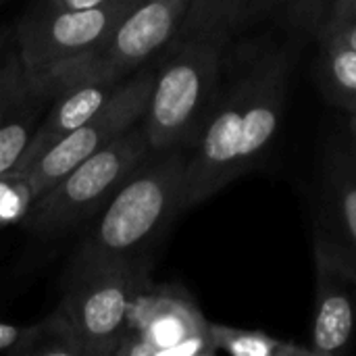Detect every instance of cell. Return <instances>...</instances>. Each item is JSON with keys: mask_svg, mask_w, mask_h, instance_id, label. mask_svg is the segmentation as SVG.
<instances>
[{"mask_svg": "<svg viewBox=\"0 0 356 356\" xmlns=\"http://www.w3.org/2000/svg\"><path fill=\"white\" fill-rule=\"evenodd\" d=\"M317 42H338L356 50V0H332Z\"/></svg>", "mask_w": 356, "mask_h": 356, "instance_id": "17", "label": "cell"}, {"mask_svg": "<svg viewBox=\"0 0 356 356\" xmlns=\"http://www.w3.org/2000/svg\"><path fill=\"white\" fill-rule=\"evenodd\" d=\"M38 323L31 325H17L0 319V355L27 356L29 348L38 338Z\"/></svg>", "mask_w": 356, "mask_h": 356, "instance_id": "18", "label": "cell"}, {"mask_svg": "<svg viewBox=\"0 0 356 356\" xmlns=\"http://www.w3.org/2000/svg\"><path fill=\"white\" fill-rule=\"evenodd\" d=\"M327 192L340 238L356 252V154H332L327 165Z\"/></svg>", "mask_w": 356, "mask_h": 356, "instance_id": "16", "label": "cell"}, {"mask_svg": "<svg viewBox=\"0 0 356 356\" xmlns=\"http://www.w3.org/2000/svg\"><path fill=\"white\" fill-rule=\"evenodd\" d=\"M150 152L144 127L134 125L46 190L33 202L23 225L40 236H58L86 223L104 209Z\"/></svg>", "mask_w": 356, "mask_h": 356, "instance_id": "5", "label": "cell"}, {"mask_svg": "<svg viewBox=\"0 0 356 356\" xmlns=\"http://www.w3.org/2000/svg\"><path fill=\"white\" fill-rule=\"evenodd\" d=\"M332 0H192L181 33H207L227 44L263 33L317 40Z\"/></svg>", "mask_w": 356, "mask_h": 356, "instance_id": "10", "label": "cell"}, {"mask_svg": "<svg viewBox=\"0 0 356 356\" xmlns=\"http://www.w3.org/2000/svg\"><path fill=\"white\" fill-rule=\"evenodd\" d=\"M192 0H140L111 31L104 44L86 60L54 77L63 88L77 81L119 83L144 65L156 60L179 35Z\"/></svg>", "mask_w": 356, "mask_h": 356, "instance_id": "7", "label": "cell"}, {"mask_svg": "<svg viewBox=\"0 0 356 356\" xmlns=\"http://www.w3.org/2000/svg\"><path fill=\"white\" fill-rule=\"evenodd\" d=\"M229 44L207 33H181L156 58L140 119L152 152L188 148L223 81Z\"/></svg>", "mask_w": 356, "mask_h": 356, "instance_id": "3", "label": "cell"}, {"mask_svg": "<svg viewBox=\"0 0 356 356\" xmlns=\"http://www.w3.org/2000/svg\"><path fill=\"white\" fill-rule=\"evenodd\" d=\"M209 334L215 353L232 356H315L311 346L305 348L261 330H240L209 321Z\"/></svg>", "mask_w": 356, "mask_h": 356, "instance_id": "14", "label": "cell"}, {"mask_svg": "<svg viewBox=\"0 0 356 356\" xmlns=\"http://www.w3.org/2000/svg\"><path fill=\"white\" fill-rule=\"evenodd\" d=\"M350 134H353V142L356 146V117H350Z\"/></svg>", "mask_w": 356, "mask_h": 356, "instance_id": "21", "label": "cell"}, {"mask_svg": "<svg viewBox=\"0 0 356 356\" xmlns=\"http://www.w3.org/2000/svg\"><path fill=\"white\" fill-rule=\"evenodd\" d=\"M319 77L327 98L356 117V50L338 42H319Z\"/></svg>", "mask_w": 356, "mask_h": 356, "instance_id": "15", "label": "cell"}, {"mask_svg": "<svg viewBox=\"0 0 356 356\" xmlns=\"http://www.w3.org/2000/svg\"><path fill=\"white\" fill-rule=\"evenodd\" d=\"M217 355L209 321L186 292L148 282L136 296L127 334L115 356Z\"/></svg>", "mask_w": 356, "mask_h": 356, "instance_id": "9", "label": "cell"}, {"mask_svg": "<svg viewBox=\"0 0 356 356\" xmlns=\"http://www.w3.org/2000/svg\"><path fill=\"white\" fill-rule=\"evenodd\" d=\"M305 44V38L290 33L229 44L215 102L186 148L184 211L200 207L263 161L282 127Z\"/></svg>", "mask_w": 356, "mask_h": 356, "instance_id": "1", "label": "cell"}, {"mask_svg": "<svg viewBox=\"0 0 356 356\" xmlns=\"http://www.w3.org/2000/svg\"><path fill=\"white\" fill-rule=\"evenodd\" d=\"M315 317L311 350L315 356L340 355L356 327V252L334 232L321 229L313 242Z\"/></svg>", "mask_w": 356, "mask_h": 356, "instance_id": "11", "label": "cell"}, {"mask_svg": "<svg viewBox=\"0 0 356 356\" xmlns=\"http://www.w3.org/2000/svg\"><path fill=\"white\" fill-rule=\"evenodd\" d=\"M0 2H2V0H0Z\"/></svg>", "mask_w": 356, "mask_h": 356, "instance_id": "22", "label": "cell"}, {"mask_svg": "<svg viewBox=\"0 0 356 356\" xmlns=\"http://www.w3.org/2000/svg\"><path fill=\"white\" fill-rule=\"evenodd\" d=\"M154 65L156 60L121 79L111 98L86 123L67 134L58 144L19 171L27 175L38 198L83 159L96 154L100 148L140 123L150 96Z\"/></svg>", "mask_w": 356, "mask_h": 356, "instance_id": "8", "label": "cell"}, {"mask_svg": "<svg viewBox=\"0 0 356 356\" xmlns=\"http://www.w3.org/2000/svg\"><path fill=\"white\" fill-rule=\"evenodd\" d=\"M58 88L29 77L15 50L0 73V175L15 171Z\"/></svg>", "mask_w": 356, "mask_h": 356, "instance_id": "12", "label": "cell"}, {"mask_svg": "<svg viewBox=\"0 0 356 356\" xmlns=\"http://www.w3.org/2000/svg\"><path fill=\"white\" fill-rule=\"evenodd\" d=\"M186 150L150 152L98 213L73 261L150 273L156 244L184 213Z\"/></svg>", "mask_w": 356, "mask_h": 356, "instance_id": "2", "label": "cell"}, {"mask_svg": "<svg viewBox=\"0 0 356 356\" xmlns=\"http://www.w3.org/2000/svg\"><path fill=\"white\" fill-rule=\"evenodd\" d=\"M138 2L111 0L71 8L58 0H35L15 27V56L21 69L33 79L54 83L65 69L90 58Z\"/></svg>", "mask_w": 356, "mask_h": 356, "instance_id": "4", "label": "cell"}, {"mask_svg": "<svg viewBox=\"0 0 356 356\" xmlns=\"http://www.w3.org/2000/svg\"><path fill=\"white\" fill-rule=\"evenodd\" d=\"M58 2L65 4V6H71V8H90V6L106 4L111 0H58Z\"/></svg>", "mask_w": 356, "mask_h": 356, "instance_id": "19", "label": "cell"}, {"mask_svg": "<svg viewBox=\"0 0 356 356\" xmlns=\"http://www.w3.org/2000/svg\"><path fill=\"white\" fill-rule=\"evenodd\" d=\"M117 86L119 83L106 81H77L58 88L15 171L27 167L31 161L42 156L54 144H58L67 134L86 123L111 98Z\"/></svg>", "mask_w": 356, "mask_h": 356, "instance_id": "13", "label": "cell"}, {"mask_svg": "<svg viewBox=\"0 0 356 356\" xmlns=\"http://www.w3.org/2000/svg\"><path fill=\"white\" fill-rule=\"evenodd\" d=\"M10 54H13V52H8V50H6V44H4V40L0 38V73H2V69H4V65H6V60L10 58Z\"/></svg>", "mask_w": 356, "mask_h": 356, "instance_id": "20", "label": "cell"}, {"mask_svg": "<svg viewBox=\"0 0 356 356\" xmlns=\"http://www.w3.org/2000/svg\"><path fill=\"white\" fill-rule=\"evenodd\" d=\"M148 282L150 273L73 261L52 313L73 334L83 356H115L127 334L131 305Z\"/></svg>", "mask_w": 356, "mask_h": 356, "instance_id": "6", "label": "cell"}]
</instances>
